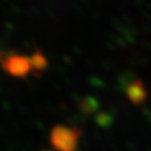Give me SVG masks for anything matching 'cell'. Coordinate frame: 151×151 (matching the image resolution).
<instances>
[]
</instances>
